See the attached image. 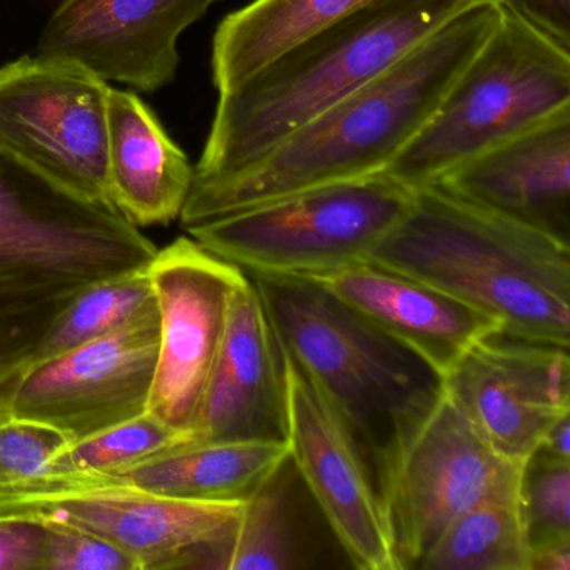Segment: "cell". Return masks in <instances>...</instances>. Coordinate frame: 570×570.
Listing matches in <instances>:
<instances>
[{
  "label": "cell",
  "instance_id": "obj_10",
  "mask_svg": "<svg viewBox=\"0 0 570 570\" xmlns=\"http://www.w3.org/2000/svg\"><path fill=\"white\" fill-rule=\"evenodd\" d=\"M520 463L497 453L449 393L440 400L385 497L399 570H419L446 527L482 500L517 493Z\"/></svg>",
  "mask_w": 570,
  "mask_h": 570
},
{
  "label": "cell",
  "instance_id": "obj_32",
  "mask_svg": "<svg viewBox=\"0 0 570 570\" xmlns=\"http://www.w3.org/2000/svg\"><path fill=\"white\" fill-rule=\"evenodd\" d=\"M539 445L556 455L570 459V413L560 416L549 426Z\"/></svg>",
  "mask_w": 570,
  "mask_h": 570
},
{
  "label": "cell",
  "instance_id": "obj_25",
  "mask_svg": "<svg viewBox=\"0 0 570 570\" xmlns=\"http://www.w3.org/2000/svg\"><path fill=\"white\" fill-rule=\"evenodd\" d=\"M191 442H196L193 433L142 412L96 435L69 443L52 456V469L56 475H119Z\"/></svg>",
  "mask_w": 570,
  "mask_h": 570
},
{
  "label": "cell",
  "instance_id": "obj_5",
  "mask_svg": "<svg viewBox=\"0 0 570 570\" xmlns=\"http://www.w3.org/2000/svg\"><path fill=\"white\" fill-rule=\"evenodd\" d=\"M487 0H379L218 92L193 183L226 178L376 78L460 12Z\"/></svg>",
  "mask_w": 570,
  "mask_h": 570
},
{
  "label": "cell",
  "instance_id": "obj_7",
  "mask_svg": "<svg viewBox=\"0 0 570 570\" xmlns=\"http://www.w3.org/2000/svg\"><path fill=\"white\" fill-rule=\"evenodd\" d=\"M412 195L382 173L289 193L186 233L245 273L316 275L365 259L405 215Z\"/></svg>",
  "mask_w": 570,
  "mask_h": 570
},
{
  "label": "cell",
  "instance_id": "obj_8",
  "mask_svg": "<svg viewBox=\"0 0 570 570\" xmlns=\"http://www.w3.org/2000/svg\"><path fill=\"white\" fill-rule=\"evenodd\" d=\"M242 510L243 503L158 495L116 475H62L0 497V520L89 533L128 553L138 570H229Z\"/></svg>",
  "mask_w": 570,
  "mask_h": 570
},
{
  "label": "cell",
  "instance_id": "obj_6",
  "mask_svg": "<svg viewBox=\"0 0 570 570\" xmlns=\"http://www.w3.org/2000/svg\"><path fill=\"white\" fill-rule=\"evenodd\" d=\"M569 106V49L499 9L495 26L435 115L385 175L410 189L435 185L473 156Z\"/></svg>",
  "mask_w": 570,
  "mask_h": 570
},
{
  "label": "cell",
  "instance_id": "obj_27",
  "mask_svg": "<svg viewBox=\"0 0 570 570\" xmlns=\"http://www.w3.org/2000/svg\"><path fill=\"white\" fill-rule=\"evenodd\" d=\"M72 440L36 420L0 416V497L31 492L56 479L52 456Z\"/></svg>",
  "mask_w": 570,
  "mask_h": 570
},
{
  "label": "cell",
  "instance_id": "obj_24",
  "mask_svg": "<svg viewBox=\"0 0 570 570\" xmlns=\"http://www.w3.org/2000/svg\"><path fill=\"white\" fill-rule=\"evenodd\" d=\"M155 308V295L146 272L95 283L72 299L11 379L0 386L31 366L115 332Z\"/></svg>",
  "mask_w": 570,
  "mask_h": 570
},
{
  "label": "cell",
  "instance_id": "obj_21",
  "mask_svg": "<svg viewBox=\"0 0 570 570\" xmlns=\"http://www.w3.org/2000/svg\"><path fill=\"white\" fill-rule=\"evenodd\" d=\"M379 0H253L232 12L213 39L216 91L236 88L322 29Z\"/></svg>",
  "mask_w": 570,
  "mask_h": 570
},
{
  "label": "cell",
  "instance_id": "obj_4",
  "mask_svg": "<svg viewBox=\"0 0 570 570\" xmlns=\"http://www.w3.org/2000/svg\"><path fill=\"white\" fill-rule=\"evenodd\" d=\"M365 259L462 299L507 335L569 346L570 245L435 186L413 189Z\"/></svg>",
  "mask_w": 570,
  "mask_h": 570
},
{
  "label": "cell",
  "instance_id": "obj_2",
  "mask_svg": "<svg viewBox=\"0 0 570 570\" xmlns=\"http://www.w3.org/2000/svg\"><path fill=\"white\" fill-rule=\"evenodd\" d=\"M246 275L283 352L302 366L352 436L385 507L403 453L445 396V379L312 279Z\"/></svg>",
  "mask_w": 570,
  "mask_h": 570
},
{
  "label": "cell",
  "instance_id": "obj_19",
  "mask_svg": "<svg viewBox=\"0 0 570 570\" xmlns=\"http://www.w3.org/2000/svg\"><path fill=\"white\" fill-rule=\"evenodd\" d=\"M109 202L132 225H168L181 215L195 168L151 108L131 91H109Z\"/></svg>",
  "mask_w": 570,
  "mask_h": 570
},
{
  "label": "cell",
  "instance_id": "obj_22",
  "mask_svg": "<svg viewBox=\"0 0 570 570\" xmlns=\"http://www.w3.org/2000/svg\"><path fill=\"white\" fill-rule=\"evenodd\" d=\"M303 487L302 475L288 453L243 503L229 570L308 567L298 519Z\"/></svg>",
  "mask_w": 570,
  "mask_h": 570
},
{
  "label": "cell",
  "instance_id": "obj_26",
  "mask_svg": "<svg viewBox=\"0 0 570 570\" xmlns=\"http://www.w3.org/2000/svg\"><path fill=\"white\" fill-rule=\"evenodd\" d=\"M517 503L530 550L570 540V459L537 446L520 463Z\"/></svg>",
  "mask_w": 570,
  "mask_h": 570
},
{
  "label": "cell",
  "instance_id": "obj_23",
  "mask_svg": "<svg viewBox=\"0 0 570 570\" xmlns=\"http://www.w3.org/2000/svg\"><path fill=\"white\" fill-rule=\"evenodd\" d=\"M517 493L490 497L456 517L419 570H529Z\"/></svg>",
  "mask_w": 570,
  "mask_h": 570
},
{
  "label": "cell",
  "instance_id": "obj_13",
  "mask_svg": "<svg viewBox=\"0 0 570 570\" xmlns=\"http://www.w3.org/2000/svg\"><path fill=\"white\" fill-rule=\"evenodd\" d=\"M286 443L313 502L356 569L399 570L385 507L362 453L285 352Z\"/></svg>",
  "mask_w": 570,
  "mask_h": 570
},
{
  "label": "cell",
  "instance_id": "obj_11",
  "mask_svg": "<svg viewBox=\"0 0 570 570\" xmlns=\"http://www.w3.org/2000/svg\"><path fill=\"white\" fill-rule=\"evenodd\" d=\"M158 345L155 308L19 373L0 386V416L48 423L76 442L141 415L155 380Z\"/></svg>",
  "mask_w": 570,
  "mask_h": 570
},
{
  "label": "cell",
  "instance_id": "obj_20",
  "mask_svg": "<svg viewBox=\"0 0 570 570\" xmlns=\"http://www.w3.org/2000/svg\"><path fill=\"white\" fill-rule=\"evenodd\" d=\"M288 453L286 442H191L116 476L173 499L245 503Z\"/></svg>",
  "mask_w": 570,
  "mask_h": 570
},
{
  "label": "cell",
  "instance_id": "obj_3",
  "mask_svg": "<svg viewBox=\"0 0 570 570\" xmlns=\"http://www.w3.org/2000/svg\"><path fill=\"white\" fill-rule=\"evenodd\" d=\"M156 252L115 206L0 149V385L79 293L146 272Z\"/></svg>",
  "mask_w": 570,
  "mask_h": 570
},
{
  "label": "cell",
  "instance_id": "obj_30",
  "mask_svg": "<svg viewBox=\"0 0 570 570\" xmlns=\"http://www.w3.org/2000/svg\"><path fill=\"white\" fill-rule=\"evenodd\" d=\"M570 51V0H490Z\"/></svg>",
  "mask_w": 570,
  "mask_h": 570
},
{
  "label": "cell",
  "instance_id": "obj_1",
  "mask_svg": "<svg viewBox=\"0 0 570 570\" xmlns=\"http://www.w3.org/2000/svg\"><path fill=\"white\" fill-rule=\"evenodd\" d=\"M497 19L499 9L490 0L460 12L248 168L193 183L179 215L183 228L313 186L385 173L435 115Z\"/></svg>",
  "mask_w": 570,
  "mask_h": 570
},
{
  "label": "cell",
  "instance_id": "obj_17",
  "mask_svg": "<svg viewBox=\"0 0 570 570\" xmlns=\"http://www.w3.org/2000/svg\"><path fill=\"white\" fill-rule=\"evenodd\" d=\"M196 433V442H286L285 355L246 273L233 292Z\"/></svg>",
  "mask_w": 570,
  "mask_h": 570
},
{
  "label": "cell",
  "instance_id": "obj_12",
  "mask_svg": "<svg viewBox=\"0 0 570 570\" xmlns=\"http://www.w3.org/2000/svg\"><path fill=\"white\" fill-rule=\"evenodd\" d=\"M146 273L159 316L146 412L198 440L206 386L225 338L233 292L245 272L183 236L158 248Z\"/></svg>",
  "mask_w": 570,
  "mask_h": 570
},
{
  "label": "cell",
  "instance_id": "obj_14",
  "mask_svg": "<svg viewBox=\"0 0 570 570\" xmlns=\"http://www.w3.org/2000/svg\"><path fill=\"white\" fill-rule=\"evenodd\" d=\"M445 389L497 453L522 463L570 413L569 346L497 330L446 373Z\"/></svg>",
  "mask_w": 570,
  "mask_h": 570
},
{
  "label": "cell",
  "instance_id": "obj_29",
  "mask_svg": "<svg viewBox=\"0 0 570 570\" xmlns=\"http://www.w3.org/2000/svg\"><path fill=\"white\" fill-rule=\"evenodd\" d=\"M46 527L24 520H0V570H42Z\"/></svg>",
  "mask_w": 570,
  "mask_h": 570
},
{
  "label": "cell",
  "instance_id": "obj_15",
  "mask_svg": "<svg viewBox=\"0 0 570 570\" xmlns=\"http://www.w3.org/2000/svg\"><path fill=\"white\" fill-rule=\"evenodd\" d=\"M218 0H65L38 46L42 58L85 66L106 82L158 91L178 71L179 36Z\"/></svg>",
  "mask_w": 570,
  "mask_h": 570
},
{
  "label": "cell",
  "instance_id": "obj_9",
  "mask_svg": "<svg viewBox=\"0 0 570 570\" xmlns=\"http://www.w3.org/2000/svg\"><path fill=\"white\" fill-rule=\"evenodd\" d=\"M109 91L105 79L66 59L38 56L2 66L0 149L69 191L111 205Z\"/></svg>",
  "mask_w": 570,
  "mask_h": 570
},
{
  "label": "cell",
  "instance_id": "obj_28",
  "mask_svg": "<svg viewBox=\"0 0 570 570\" xmlns=\"http://www.w3.org/2000/svg\"><path fill=\"white\" fill-rule=\"evenodd\" d=\"M42 570H138V566L128 553L98 537L46 527Z\"/></svg>",
  "mask_w": 570,
  "mask_h": 570
},
{
  "label": "cell",
  "instance_id": "obj_16",
  "mask_svg": "<svg viewBox=\"0 0 570 570\" xmlns=\"http://www.w3.org/2000/svg\"><path fill=\"white\" fill-rule=\"evenodd\" d=\"M432 186L569 245L570 106L473 156Z\"/></svg>",
  "mask_w": 570,
  "mask_h": 570
},
{
  "label": "cell",
  "instance_id": "obj_31",
  "mask_svg": "<svg viewBox=\"0 0 570 570\" xmlns=\"http://www.w3.org/2000/svg\"><path fill=\"white\" fill-rule=\"evenodd\" d=\"M529 570H570V540L530 550Z\"/></svg>",
  "mask_w": 570,
  "mask_h": 570
},
{
  "label": "cell",
  "instance_id": "obj_18",
  "mask_svg": "<svg viewBox=\"0 0 570 570\" xmlns=\"http://www.w3.org/2000/svg\"><path fill=\"white\" fill-rule=\"evenodd\" d=\"M303 278L419 353L443 379L479 340L500 330L462 299L368 259Z\"/></svg>",
  "mask_w": 570,
  "mask_h": 570
}]
</instances>
